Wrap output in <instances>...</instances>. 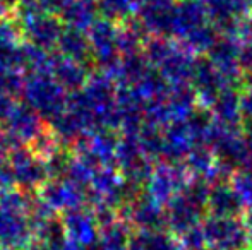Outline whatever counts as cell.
Here are the masks:
<instances>
[{"label": "cell", "instance_id": "obj_1", "mask_svg": "<svg viewBox=\"0 0 252 250\" xmlns=\"http://www.w3.org/2000/svg\"><path fill=\"white\" fill-rule=\"evenodd\" d=\"M209 240L215 250H246L247 247L246 233L232 224L215 226L209 233Z\"/></svg>", "mask_w": 252, "mask_h": 250}, {"label": "cell", "instance_id": "obj_2", "mask_svg": "<svg viewBox=\"0 0 252 250\" xmlns=\"http://www.w3.org/2000/svg\"><path fill=\"white\" fill-rule=\"evenodd\" d=\"M172 247V242L161 235H143L132 242L130 250H170Z\"/></svg>", "mask_w": 252, "mask_h": 250}, {"label": "cell", "instance_id": "obj_3", "mask_svg": "<svg viewBox=\"0 0 252 250\" xmlns=\"http://www.w3.org/2000/svg\"><path fill=\"white\" fill-rule=\"evenodd\" d=\"M93 250H127V247H126V240L122 237H113L108 238L105 244L94 247Z\"/></svg>", "mask_w": 252, "mask_h": 250}, {"label": "cell", "instance_id": "obj_4", "mask_svg": "<svg viewBox=\"0 0 252 250\" xmlns=\"http://www.w3.org/2000/svg\"><path fill=\"white\" fill-rule=\"evenodd\" d=\"M199 250H215V249H199Z\"/></svg>", "mask_w": 252, "mask_h": 250}]
</instances>
